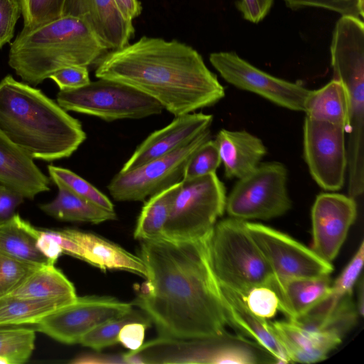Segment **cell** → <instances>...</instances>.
<instances>
[{
  "label": "cell",
  "instance_id": "obj_11",
  "mask_svg": "<svg viewBox=\"0 0 364 364\" xmlns=\"http://www.w3.org/2000/svg\"><path fill=\"white\" fill-rule=\"evenodd\" d=\"M162 358L165 363H276L256 342L227 332L203 338H168L164 345Z\"/></svg>",
  "mask_w": 364,
  "mask_h": 364
},
{
  "label": "cell",
  "instance_id": "obj_45",
  "mask_svg": "<svg viewBox=\"0 0 364 364\" xmlns=\"http://www.w3.org/2000/svg\"><path fill=\"white\" fill-rule=\"evenodd\" d=\"M40 251L53 264L63 253L62 248L53 237L51 230H41L37 241Z\"/></svg>",
  "mask_w": 364,
  "mask_h": 364
},
{
  "label": "cell",
  "instance_id": "obj_16",
  "mask_svg": "<svg viewBox=\"0 0 364 364\" xmlns=\"http://www.w3.org/2000/svg\"><path fill=\"white\" fill-rule=\"evenodd\" d=\"M62 16L81 20L108 51L127 46L134 34L114 0H65Z\"/></svg>",
  "mask_w": 364,
  "mask_h": 364
},
{
  "label": "cell",
  "instance_id": "obj_31",
  "mask_svg": "<svg viewBox=\"0 0 364 364\" xmlns=\"http://www.w3.org/2000/svg\"><path fill=\"white\" fill-rule=\"evenodd\" d=\"M35 331L33 328L0 327V363L27 362L34 349Z\"/></svg>",
  "mask_w": 364,
  "mask_h": 364
},
{
  "label": "cell",
  "instance_id": "obj_38",
  "mask_svg": "<svg viewBox=\"0 0 364 364\" xmlns=\"http://www.w3.org/2000/svg\"><path fill=\"white\" fill-rule=\"evenodd\" d=\"M242 298L251 312L264 319L274 317L279 309L277 294L269 287H253Z\"/></svg>",
  "mask_w": 364,
  "mask_h": 364
},
{
  "label": "cell",
  "instance_id": "obj_7",
  "mask_svg": "<svg viewBox=\"0 0 364 364\" xmlns=\"http://www.w3.org/2000/svg\"><path fill=\"white\" fill-rule=\"evenodd\" d=\"M58 104L66 111L89 114L107 122L159 114L163 106L126 84L99 78L75 90H60Z\"/></svg>",
  "mask_w": 364,
  "mask_h": 364
},
{
  "label": "cell",
  "instance_id": "obj_1",
  "mask_svg": "<svg viewBox=\"0 0 364 364\" xmlns=\"http://www.w3.org/2000/svg\"><path fill=\"white\" fill-rule=\"evenodd\" d=\"M209 235L190 241L141 240L139 256L147 276L132 304L161 337L195 339L226 332L220 287L209 257Z\"/></svg>",
  "mask_w": 364,
  "mask_h": 364
},
{
  "label": "cell",
  "instance_id": "obj_37",
  "mask_svg": "<svg viewBox=\"0 0 364 364\" xmlns=\"http://www.w3.org/2000/svg\"><path fill=\"white\" fill-rule=\"evenodd\" d=\"M286 6L297 11L305 8H318L341 16H353L363 20L364 0H283Z\"/></svg>",
  "mask_w": 364,
  "mask_h": 364
},
{
  "label": "cell",
  "instance_id": "obj_29",
  "mask_svg": "<svg viewBox=\"0 0 364 364\" xmlns=\"http://www.w3.org/2000/svg\"><path fill=\"white\" fill-rule=\"evenodd\" d=\"M30 299L77 298L73 283L54 264L43 265L33 272L11 294Z\"/></svg>",
  "mask_w": 364,
  "mask_h": 364
},
{
  "label": "cell",
  "instance_id": "obj_14",
  "mask_svg": "<svg viewBox=\"0 0 364 364\" xmlns=\"http://www.w3.org/2000/svg\"><path fill=\"white\" fill-rule=\"evenodd\" d=\"M344 127L306 117L304 155L310 173L326 191H338L345 182L347 151Z\"/></svg>",
  "mask_w": 364,
  "mask_h": 364
},
{
  "label": "cell",
  "instance_id": "obj_32",
  "mask_svg": "<svg viewBox=\"0 0 364 364\" xmlns=\"http://www.w3.org/2000/svg\"><path fill=\"white\" fill-rule=\"evenodd\" d=\"M48 170L50 178L55 185H61L75 195L106 210H114L113 203L104 193L75 173L54 165H48Z\"/></svg>",
  "mask_w": 364,
  "mask_h": 364
},
{
  "label": "cell",
  "instance_id": "obj_21",
  "mask_svg": "<svg viewBox=\"0 0 364 364\" xmlns=\"http://www.w3.org/2000/svg\"><path fill=\"white\" fill-rule=\"evenodd\" d=\"M270 324L291 363L321 362L343 339L329 333L305 331L289 320L270 322Z\"/></svg>",
  "mask_w": 364,
  "mask_h": 364
},
{
  "label": "cell",
  "instance_id": "obj_39",
  "mask_svg": "<svg viewBox=\"0 0 364 364\" xmlns=\"http://www.w3.org/2000/svg\"><path fill=\"white\" fill-rule=\"evenodd\" d=\"M364 259V242H361L351 260L331 284V290L340 296L352 295L353 287L361 274Z\"/></svg>",
  "mask_w": 364,
  "mask_h": 364
},
{
  "label": "cell",
  "instance_id": "obj_15",
  "mask_svg": "<svg viewBox=\"0 0 364 364\" xmlns=\"http://www.w3.org/2000/svg\"><path fill=\"white\" fill-rule=\"evenodd\" d=\"M357 215L355 199L349 196L323 193L311 209L312 250L331 262L343 244Z\"/></svg>",
  "mask_w": 364,
  "mask_h": 364
},
{
  "label": "cell",
  "instance_id": "obj_5",
  "mask_svg": "<svg viewBox=\"0 0 364 364\" xmlns=\"http://www.w3.org/2000/svg\"><path fill=\"white\" fill-rule=\"evenodd\" d=\"M208 247L220 285L241 297L253 287H269L273 272L250 235L246 220L230 218L215 223Z\"/></svg>",
  "mask_w": 364,
  "mask_h": 364
},
{
  "label": "cell",
  "instance_id": "obj_36",
  "mask_svg": "<svg viewBox=\"0 0 364 364\" xmlns=\"http://www.w3.org/2000/svg\"><path fill=\"white\" fill-rule=\"evenodd\" d=\"M221 163L219 151L215 140L204 142L188 161L183 180H190L215 173Z\"/></svg>",
  "mask_w": 364,
  "mask_h": 364
},
{
  "label": "cell",
  "instance_id": "obj_4",
  "mask_svg": "<svg viewBox=\"0 0 364 364\" xmlns=\"http://www.w3.org/2000/svg\"><path fill=\"white\" fill-rule=\"evenodd\" d=\"M107 52L81 20L62 16L23 28L11 44L9 65L23 81L36 86L64 67L97 63Z\"/></svg>",
  "mask_w": 364,
  "mask_h": 364
},
{
  "label": "cell",
  "instance_id": "obj_17",
  "mask_svg": "<svg viewBox=\"0 0 364 364\" xmlns=\"http://www.w3.org/2000/svg\"><path fill=\"white\" fill-rule=\"evenodd\" d=\"M213 115L202 112L175 117L167 126L149 135L135 149L120 172H127L168 154L209 129Z\"/></svg>",
  "mask_w": 364,
  "mask_h": 364
},
{
  "label": "cell",
  "instance_id": "obj_19",
  "mask_svg": "<svg viewBox=\"0 0 364 364\" xmlns=\"http://www.w3.org/2000/svg\"><path fill=\"white\" fill-rule=\"evenodd\" d=\"M358 314L352 295L339 296L331 290L304 314L289 321L313 333H329L341 338L356 323Z\"/></svg>",
  "mask_w": 364,
  "mask_h": 364
},
{
  "label": "cell",
  "instance_id": "obj_40",
  "mask_svg": "<svg viewBox=\"0 0 364 364\" xmlns=\"http://www.w3.org/2000/svg\"><path fill=\"white\" fill-rule=\"evenodd\" d=\"M49 78L55 82L60 90L78 89L90 82L87 67L82 65L64 67L53 73Z\"/></svg>",
  "mask_w": 364,
  "mask_h": 364
},
{
  "label": "cell",
  "instance_id": "obj_44",
  "mask_svg": "<svg viewBox=\"0 0 364 364\" xmlns=\"http://www.w3.org/2000/svg\"><path fill=\"white\" fill-rule=\"evenodd\" d=\"M24 197L10 187L0 183V223L12 218Z\"/></svg>",
  "mask_w": 364,
  "mask_h": 364
},
{
  "label": "cell",
  "instance_id": "obj_34",
  "mask_svg": "<svg viewBox=\"0 0 364 364\" xmlns=\"http://www.w3.org/2000/svg\"><path fill=\"white\" fill-rule=\"evenodd\" d=\"M40 267L0 252V298L11 294Z\"/></svg>",
  "mask_w": 364,
  "mask_h": 364
},
{
  "label": "cell",
  "instance_id": "obj_8",
  "mask_svg": "<svg viewBox=\"0 0 364 364\" xmlns=\"http://www.w3.org/2000/svg\"><path fill=\"white\" fill-rule=\"evenodd\" d=\"M287 171L279 162L259 164L239 178L226 198L231 218L269 220L286 213L291 206L287 188Z\"/></svg>",
  "mask_w": 364,
  "mask_h": 364
},
{
  "label": "cell",
  "instance_id": "obj_30",
  "mask_svg": "<svg viewBox=\"0 0 364 364\" xmlns=\"http://www.w3.org/2000/svg\"><path fill=\"white\" fill-rule=\"evenodd\" d=\"M181 181L149 197L138 217L134 237L141 240L162 237L173 200L179 191Z\"/></svg>",
  "mask_w": 364,
  "mask_h": 364
},
{
  "label": "cell",
  "instance_id": "obj_10",
  "mask_svg": "<svg viewBox=\"0 0 364 364\" xmlns=\"http://www.w3.org/2000/svg\"><path fill=\"white\" fill-rule=\"evenodd\" d=\"M132 303L111 296H86L45 316L33 328L65 344L79 343L90 330L130 313Z\"/></svg>",
  "mask_w": 364,
  "mask_h": 364
},
{
  "label": "cell",
  "instance_id": "obj_41",
  "mask_svg": "<svg viewBox=\"0 0 364 364\" xmlns=\"http://www.w3.org/2000/svg\"><path fill=\"white\" fill-rule=\"evenodd\" d=\"M21 13L18 0H0V48L13 38Z\"/></svg>",
  "mask_w": 364,
  "mask_h": 364
},
{
  "label": "cell",
  "instance_id": "obj_12",
  "mask_svg": "<svg viewBox=\"0 0 364 364\" xmlns=\"http://www.w3.org/2000/svg\"><path fill=\"white\" fill-rule=\"evenodd\" d=\"M209 60L221 77L235 87L259 95L289 109L305 111L311 90L304 86L271 75L234 51L212 53Z\"/></svg>",
  "mask_w": 364,
  "mask_h": 364
},
{
  "label": "cell",
  "instance_id": "obj_9",
  "mask_svg": "<svg viewBox=\"0 0 364 364\" xmlns=\"http://www.w3.org/2000/svg\"><path fill=\"white\" fill-rule=\"evenodd\" d=\"M210 129L175 151L127 172H119L107 189L117 201H144L182 181L186 166L196 151L210 139Z\"/></svg>",
  "mask_w": 364,
  "mask_h": 364
},
{
  "label": "cell",
  "instance_id": "obj_43",
  "mask_svg": "<svg viewBox=\"0 0 364 364\" xmlns=\"http://www.w3.org/2000/svg\"><path fill=\"white\" fill-rule=\"evenodd\" d=\"M274 0H239L236 6L247 21L258 23L269 13Z\"/></svg>",
  "mask_w": 364,
  "mask_h": 364
},
{
  "label": "cell",
  "instance_id": "obj_33",
  "mask_svg": "<svg viewBox=\"0 0 364 364\" xmlns=\"http://www.w3.org/2000/svg\"><path fill=\"white\" fill-rule=\"evenodd\" d=\"M133 321H151L148 317L145 318L132 310L124 316L106 321L95 327L82 337L79 343L95 350L113 346L119 343L118 336L122 326Z\"/></svg>",
  "mask_w": 364,
  "mask_h": 364
},
{
  "label": "cell",
  "instance_id": "obj_18",
  "mask_svg": "<svg viewBox=\"0 0 364 364\" xmlns=\"http://www.w3.org/2000/svg\"><path fill=\"white\" fill-rule=\"evenodd\" d=\"M33 160L0 129V183L31 200L50 190V178Z\"/></svg>",
  "mask_w": 364,
  "mask_h": 364
},
{
  "label": "cell",
  "instance_id": "obj_24",
  "mask_svg": "<svg viewBox=\"0 0 364 364\" xmlns=\"http://www.w3.org/2000/svg\"><path fill=\"white\" fill-rule=\"evenodd\" d=\"M329 275L278 279L273 277L269 287L278 297L279 310L288 319L294 318L309 310L331 290Z\"/></svg>",
  "mask_w": 364,
  "mask_h": 364
},
{
  "label": "cell",
  "instance_id": "obj_26",
  "mask_svg": "<svg viewBox=\"0 0 364 364\" xmlns=\"http://www.w3.org/2000/svg\"><path fill=\"white\" fill-rule=\"evenodd\" d=\"M58 192L51 201L40 205L47 215L60 220L99 224L117 219L114 210H106L56 185Z\"/></svg>",
  "mask_w": 364,
  "mask_h": 364
},
{
  "label": "cell",
  "instance_id": "obj_23",
  "mask_svg": "<svg viewBox=\"0 0 364 364\" xmlns=\"http://www.w3.org/2000/svg\"><path fill=\"white\" fill-rule=\"evenodd\" d=\"M63 231L81 247L82 260L101 269L124 270L146 278L147 271L139 256L90 232L74 229Z\"/></svg>",
  "mask_w": 364,
  "mask_h": 364
},
{
  "label": "cell",
  "instance_id": "obj_46",
  "mask_svg": "<svg viewBox=\"0 0 364 364\" xmlns=\"http://www.w3.org/2000/svg\"><path fill=\"white\" fill-rule=\"evenodd\" d=\"M71 363H127L124 355H107L100 354H85L75 358Z\"/></svg>",
  "mask_w": 364,
  "mask_h": 364
},
{
  "label": "cell",
  "instance_id": "obj_27",
  "mask_svg": "<svg viewBox=\"0 0 364 364\" xmlns=\"http://www.w3.org/2000/svg\"><path fill=\"white\" fill-rule=\"evenodd\" d=\"M304 112L311 119L343 126L346 132L349 105L343 85L333 78L321 88L311 90Z\"/></svg>",
  "mask_w": 364,
  "mask_h": 364
},
{
  "label": "cell",
  "instance_id": "obj_42",
  "mask_svg": "<svg viewBox=\"0 0 364 364\" xmlns=\"http://www.w3.org/2000/svg\"><path fill=\"white\" fill-rule=\"evenodd\" d=\"M149 323L133 321L124 324L119 333V343L130 351L138 350L144 344L146 329Z\"/></svg>",
  "mask_w": 364,
  "mask_h": 364
},
{
  "label": "cell",
  "instance_id": "obj_20",
  "mask_svg": "<svg viewBox=\"0 0 364 364\" xmlns=\"http://www.w3.org/2000/svg\"><path fill=\"white\" fill-rule=\"evenodd\" d=\"M220 287L228 324L252 338L274 358L276 363H291L270 322L251 312L237 293L223 286Z\"/></svg>",
  "mask_w": 364,
  "mask_h": 364
},
{
  "label": "cell",
  "instance_id": "obj_2",
  "mask_svg": "<svg viewBox=\"0 0 364 364\" xmlns=\"http://www.w3.org/2000/svg\"><path fill=\"white\" fill-rule=\"evenodd\" d=\"M95 76L134 87L174 117L210 107L225 96L200 53L176 40L143 36L109 51L97 63Z\"/></svg>",
  "mask_w": 364,
  "mask_h": 364
},
{
  "label": "cell",
  "instance_id": "obj_28",
  "mask_svg": "<svg viewBox=\"0 0 364 364\" xmlns=\"http://www.w3.org/2000/svg\"><path fill=\"white\" fill-rule=\"evenodd\" d=\"M74 301V300H73ZM66 299L0 298V327L33 325L45 316L71 303Z\"/></svg>",
  "mask_w": 364,
  "mask_h": 364
},
{
  "label": "cell",
  "instance_id": "obj_25",
  "mask_svg": "<svg viewBox=\"0 0 364 364\" xmlns=\"http://www.w3.org/2000/svg\"><path fill=\"white\" fill-rule=\"evenodd\" d=\"M40 230L15 214L0 223V252L38 265L55 264L38 249Z\"/></svg>",
  "mask_w": 364,
  "mask_h": 364
},
{
  "label": "cell",
  "instance_id": "obj_48",
  "mask_svg": "<svg viewBox=\"0 0 364 364\" xmlns=\"http://www.w3.org/2000/svg\"><path fill=\"white\" fill-rule=\"evenodd\" d=\"M363 278L360 277V280L358 283V301L356 309L358 314V316H363L364 312V287H363Z\"/></svg>",
  "mask_w": 364,
  "mask_h": 364
},
{
  "label": "cell",
  "instance_id": "obj_35",
  "mask_svg": "<svg viewBox=\"0 0 364 364\" xmlns=\"http://www.w3.org/2000/svg\"><path fill=\"white\" fill-rule=\"evenodd\" d=\"M18 1L23 18V28H33L62 17L65 0Z\"/></svg>",
  "mask_w": 364,
  "mask_h": 364
},
{
  "label": "cell",
  "instance_id": "obj_22",
  "mask_svg": "<svg viewBox=\"0 0 364 364\" xmlns=\"http://www.w3.org/2000/svg\"><path fill=\"white\" fill-rule=\"evenodd\" d=\"M228 178H241L252 172L267 153L260 139L245 130L221 129L215 140Z\"/></svg>",
  "mask_w": 364,
  "mask_h": 364
},
{
  "label": "cell",
  "instance_id": "obj_3",
  "mask_svg": "<svg viewBox=\"0 0 364 364\" xmlns=\"http://www.w3.org/2000/svg\"><path fill=\"white\" fill-rule=\"evenodd\" d=\"M0 129L31 158L46 161L70 156L86 139L78 119L10 75L0 81Z\"/></svg>",
  "mask_w": 364,
  "mask_h": 364
},
{
  "label": "cell",
  "instance_id": "obj_6",
  "mask_svg": "<svg viewBox=\"0 0 364 364\" xmlns=\"http://www.w3.org/2000/svg\"><path fill=\"white\" fill-rule=\"evenodd\" d=\"M226 198L225 186L215 173L182 180L162 237L190 241L206 237L223 215Z\"/></svg>",
  "mask_w": 364,
  "mask_h": 364
},
{
  "label": "cell",
  "instance_id": "obj_13",
  "mask_svg": "<svg viewBox=\"0 0 364 364\" xmlns=\"http://www.w3.org/2000/svg\"><path fill=\"white\" fill-rule=\"evenodd\" d=\"M247 229L278 279L330 275L331 262L290 236L261 223L246 221Z\"/></svg>",
  "mask_w": 364,
  "mask_h": 364
},
{
  "label": "cell",
  "instance_id": "obj_47",
  "mask_svg": "<svg viewBox=\"0 0 364 364\" xmlns=\"http://www.w3.org/2000/svg\"><path fill=\"white\" fill-rule=\"evenodd\" d=\"M118 9L123 16L133 20L141 12V4L139 0H114Z\"/></svg>",
  "mask_w": 364,
  "mask_h": 364
}]
</instances>
